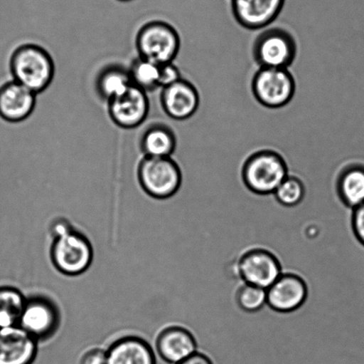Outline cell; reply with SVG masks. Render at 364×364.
Instances as JSON below:
<instances>
[{
    "label": "cell",
    "mask_w": 364,
    "mask_h": 364,
    "mask_svg": "<svg viewBox=\"0 0 364 364\" xmlns=\"http://www.w3.org/2000/svg\"><path fill=\"white\" fill-rule=\"evenodd\" d=\"M50 231L53 237L51 260L56 270L68 276L85 273L94 259V249L87 237L63 219L53 221Z\"/></svg>",
    "instance_id": "6da1fadb"
},
{
    "label": "cell",
    "mask_w": 364,
    "mask_h": 364,
    "mask_svg": "<svg viewBox=\"0 0 364 364\" xmlns=\"http://www.w3.org/2000/svg\"><path fill=\"white\" fill-rule=\"evenodd\" d=\"M10 73L14 81L36 95L45 91L55 77V66L51 55L42 46L23 44L11 55Z\"/></svg>",
    "instance_id": "7a4b0ae2"
},
{
    "label": "cell",
    "mask_w": 364,
    "mask_h": 364,
    "mask_svg": "<svg viewBox=\"0 0 364 364\" xmlns=\"http://www.w3.org/2000/svg\"><path fill=\"white\" fill-rule=\"evenodd\" d=\"M288 176L287 163L284 157L270 149L253 152L242 166V181L255 194H274Z\"/></svg>",
    "instance_id": "3957f363"
},
{
    "label": "cell",
    "mask_w": 364,
    "mask_h": 364,
    "mask_svg": "<svg viewBox=\"0 0 364 364\" xmlns=\"http://www.w3.org/2000/svg\"><path fill=\"white\" fill-rule=\"evenodd\" d=\"M297 49V42L291 32L274 25L256 35L252 56L259 68L289 69L294 63Z\"/></svg>",
    "instance_id": "277c9868"
},
{
    "label": "cell",
    "mask_w": 364,
    "mask_h": 364,
    "mask_svg": "<svg viewBox=\"0 0 364 364\" xmlns=\"http://www.w3.org/2000/svg\"><path fill=\"white\" fill-rule=\"evenodd\" d=\"M138 180L151 197L169 199L177 194L182 184V170L172 157H144L138 166Z\"/></svg>",
    "instance_id": "5b68a950"
},
{
    "label": "cell",
    "mask_w": 364,
    "mask_h": 364,
    "mask_svg": "<svg viewBox=\"0 0 364 364\" xmlns=\"http://www.w3.org/2000/svg\"><path fill=\"white\" fill-rule=\"evenodd\" d=\"M135 45L139 56L158 64L173 63L181 48L176 28L166 21H149L139 30Z\"/></svg>",
    "instance_id": "8992f818"
},
{
    "label": "cell",
    "mask_w": 364,
    "mask_h": 364,
    "mask_svg": "<svg viewBox=\"0 0 364 364\" xmlns=\"http://www.w3.org/2000/svg\"><path fill=\"white\" fill-rule=\"evenodd\" d=\"M251 89L260 105L267 109H281L294 99L296 82L289 69L259 68L252 78Z\"/></svg>",
    "instance_id": "52a82bcc"
},
{
    "label": "cell",
    "mask_w": 364,
    "mask_h": 364,
    "mask_svg": "<svg viewBox=\"0 0 364 364\" xmlns=\"http://www.w3.org/2000/svg\"><path fill=\"white\" fill-rule=\"evenodd\" d=\"M60 315L58 306L41 295L26 298L19 326L38 342L48 340L58 331Z\"/></svg>",
    "instance_id": "ba28073f"
},
{
    "label": "cell",
    "mask_w": 364,
    "mask_h": 364,
    "mask_svg": "<svg viewBox=\"0 0 364 364\" xmlns=\"http://www.w3.org/2000/svg\"><path fill=\"white\" fill-rule=\"evenodd\" d=\"M110 119L117 127L133 130L140 126L148 117L149 101L147 93L132 84L122 94L109 100Z\"/></svg>",
    "instance_id": "9c48e42d"
},
{
    "label": "cell",
    "mask_w": 364,
    "mask_h": 364,
    "mask_svg": "<svg viewBox=\"0 0 364 364\" xmlns=\"http://www.w3.org/2000/svg\"><path fill=\"white\" fill-rule=\"evenodd\" d=\"M285 0H231L235 20L245 30L262 31L280 16Z\"/></svg>",
    "instance_id": "30bf717a"
},
{
    "label": "cell",
    "mask_w": 364,
    "mask_h": 364,
    "mask_svg": "<svg viewBox=\"0 0 364 364\" xmlns=\"http://www.w3.org/2000/svg\"><path fill=\"white\" fill-rule=\"evenodd\" d=\"M160 102L166 115L171 119L185 121L198 112L200 95L198 88L187 78L162 88Z\"/></svg>",
    "instance_id": "8fae6325"
},
{
    "label": "cell",
    "mask_w": 364,
    "mask_h": 364,
    "mask_svg": "<svg viewBox=\"0 0 364 364\" xmlns=\"http://www.w3.org/2000/svg\"><path fill=\"white\" fill-rule=\"evenodd\" d=\"M239 274L245 284L267 290L282 276L277 259L271 253L257 249L239 261Z\"/></svg>",
    "instance_id": "7c38bea8"
},
{
    "label": "cell",
    "mask_w": 364,
    "mask_h": 364,
    "mask_svg": "<svg viewBox=\"0 0 364 364\" xmlns=\"http://www.w3.org/2000/svg\"><path fill=\"white\" fill-rule=\"evenodd\" d=\"M38 341L19 326L0 329V364H31Z\"/></svg>",
    "instance_id": "4fadbf2b"
},
{
    "label": "cell",
    "mask_w": 364,
    "mask_h": 364,
    "mask_svg": "<svg viewBox=\"0 0 364 364\" xmlns=\"http://www.w3.org/2000/svg\"><path fill=\"white\" fill-rule=\"evenodd\" d=\"M37 95L24 85L11 80L0 87V118L10 123H21L31 115Z\"/></svg>",
    "instance_id": "5bb4252c"
},
{
    "label": "cell",
    "mask_w": 364,
    "mask_h": 364,
    "mask_svg": "<svg viewBox=\"0 0 364 364\" xmlns=\"http://www.w3.org/2000/svg\"><path fill=\"white\" fill-rule=\"evenodd\" d=\"M156 345L160 358L168 364H179L198 352L192 334L177 326H169L160 331Z\"/></svg>",
    "instance_id": "9a60e30c"
},
{
    "label": "cell",
    "mask_w": 364,
    "mask_h": 364,
    "mask_svg": "<svg viewBox=\"0 0 364 364\" xmlns=\"http://www.w3.org/2000/svg\"><path fill=\"white\" fill-rule=\"evenodd\" d=\"M306 288L301 278L282 274L279 279L267 290V305L277 311H294L304 303Z\"/></svg>",
    "instance_id": "2e32d148"
},
{
    "label": "cell",
    "mask_w": 364,
    "mask_h": 364,
    "mask_svg": "<svg viewBox=\"0 0 364 364\" xmlns=\"http://www.w3.org/2000/svg\"><path fill=\"white\" fill-rule=\"evenodd\" d=\"M108 364H156L154 351L147 341L134 336L119 338L107 349Z\"/></svg>",
    "instance_id": "e0dca14e"
},
{
    "label": "cell",
    "mask_w": 364,
    "mask_h": 364,
    "mask_svg": "<svg viewBox=\"0 0 364 364\" xmlns=\"http://www.w3.org/2000/svg\"><path fill=\"white\" fill-rule=\"evenodd\" d=\"M177 137L168 125L153 123L141 134L140 146L144 157L166 158L172 157L177 148Z\"/></svg>",
    "instance_id": "ac0fdd59"
},
{
    "label": "cell",
    "mask_w": 364,
    "mask_h": 364,
    "mask_svg": "<svg viewBox=\"0 0 364 364\" xmlns=\"http://www.w3.org/2000/svg\"><path fill=\"white\" fill-rule=\"evenodd\" d=\"M337 188L342 201L351 209L364 203V164H346L338 175Z\"/></svg>",
    "instance_id": "d6986e66"
},
{
    "label": "cell",
    "mask_w": 364,
    "mask_h": 364,
    "mask_svg": "<svg viewBox=\"0 0 364 364\" xmlns=\"http://www.w3.org/2000/svg\"><path fill=\"white\" fill-rule=\"evenodd\" d=\"M132 85L129 71L119 66L105 68L96 78V90L107 103L122 94Z\"/></svg>",
    "instance_id": "ffe728a7"
},
{
    "label": "cell",
    "mask_w": 364,
    "mask_h": 364,
    "mask_svg": "<svg viewBox=\"0 0 364 364\" xmlns=\"http://www.w3.org/2000/svg\"><path fill=\"white\" fill-rule=\"evenodd\" d=\"M26 298L16 288L0 287V329L19 326Z\"/></svg>",
    "instance_id": "44dd1931"
},
{
    "label": "cell",
    "mask_w": 364,
    "mask_h": 364,
    "mask_svg": "<svg viewBox=\"0 0 364 364\" xmlns=\"http://www.w3.org/2000/svg\"><path fill=\"white\" fill-rule=\"evenodd\" d=\"M159 67L160 64L139 56L128 69L132 84L146 93L156 90L159 88Z\"/></svg>",
    "instance_id": "7402d4cb"
},
{
    "label": "cell",
    "mask_w": 364,
    "mask_h": 364,
    "mask_svg": "<svg viewBox=\"0 0 364 364\" xmlns=\"http://www.w3.org/2000/svg\"><path fill=\"white\" fill-rule=\"evenodd\" d=\"M304 192V185L301 180L297 177L289 175L274 194L282 205L294 207L301 202Z\"/></svg>",
    "instance_id": "603a6c76"
},
{
    "label": "cell",
    "mask_w": 364,
    "mask_h": 364,
    "mask_svg": "<svg viewBox=\"0 0 364 364\" xmlns=\"http://www.w3.org/2000/svg\"><path fill=\"white\" fill-rule=\"evenodd\" d=\"M237 301L245 311H258L267 304V290L253 285L245 284L238 292Z\"/></svg>",
    "instance_id": "cb8c5ba5"
},
{
    "label": "cell",
    "mask_w": 364,
    "mask_h": 364,
    "mask_svg": "<svg viewBox=\"0 0 364 364\" xmlns=\"http://www.w3.org/2000/svg\"><path fill=\"white\" fill-rule=\"evenodd\" d=\"M181 71L173 63L160 64L159 88H166L181 80Z\"/></svg>",
    "instance_id": "d4e9b609"
},
{
    "label": "cell",
    "mask_w": 364,
    "mask_h": 364,
    "mask_svg": "<svg viewBox=\"0 0 364 364\" xmlns=\"http://www.w3.org/2000/svg\"><path fill=\"white\" fill-rule=\"evenodd\" d=\"M80 364H108L107 350L92 348L82 356Z\"/></svg>",
    "instance_id": "484cf974"
},
{
    "label": "cell",
    "mask_w": 364,
    "mask_h": 364,
    "mask_svg": "<svg viewBox=\"0 0 364 364\" xmlns=\"http://www.w3.org/2000/svg\"><path fill=\"white\" fill-rule=\"evenodd\" d=\"M353 227H354L356 238L364 246V203L354 209Z\"/></svg>",
    "instance_id": "4316f807"
},
{
    "label": "cell",
    "mask_w": 364,
    "mask_h": 364,
    "mask_svg": "<svg viewBox=\"0 0 364 364\" xmlns=\"http://www.w3.org/2000/svg\"><path fill=\"white\" fill-rule=\"evenodd\" d=\"M179 364H212V363L210 362V360L206 356L196 352L191 358L186 359L185 361Z\"/></svg>",
    "instance_id": "83f0119b"
},
{
    "label": "cell",
    "mask_w": 364,
    "mask_h": 364,
    "mask_svg": "<svg viewBox=\"0 0 364 364\" xmlns=\"http://www.w3.org/2000/svg\"><path fill=\"white\" fill-rule=\"evenodd\" d=\"M119 1L127 2V1H131V0H119Z\"/></svg>",
    "instance_id": "f1b7e54d"
}]
</instances>
